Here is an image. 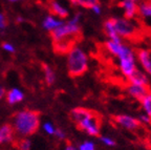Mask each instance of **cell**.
Returning <instances> with one entry per match:
<instances>
[{"mask_svg": "<svg viewBox=\"0 0 151 150\" xmlns=\"http://www.w3.org/2000/svg\"><path fill=\"white\" fill-rule=\"evenodd\" d=\"M9 1H11V2H15V1H18V0H9Z\"/></svg>", "mask_w": 151, "mask_h": 150, "instance_id": "cell-33", "label": "cell"}, {"mask_svg": "<svg viewBox=\"0 0 151 150\" xmlns=\"http://www.w3.org/2000/svg\"><path fill=\"white\" fill-rule=\"evenodd\" d=\"M130 1H133V2H135V3H137V4H139L142 0H130Z\"/></svg>", "mask_w": 151, "mask_h": 150, "instance_id": "cell-32", "label": "cell"}, {"mask_svg": "<svg viewBox=\"0 0 151 150\" xmlns=\"http://www.w3.org/2000/svg\"><path fill=\"white\" fill-rule=\"evenodd\" d=\"M89 58L87 54L78 45H75L67 54L66 66L67 73L71 78L82 77L88 71Z\"/></svg>", "mask_w": 151, "mask_h": 150, "instance_id": "cell-6", "label": "cell"}, {"mask_svg": "<svg viewBox=\"0 0 151 150\" xmlns=\"http://www.w3.org/2000/svg\"><path fill=\"white\" fill-rule=\"evenodd\" d=\"M90 9H91V12L93 13V14H96V15L99 16V15L102 14V9H102V5L98 2V3H96V4L92 5V6L90 7Z\"/></svg>", "mask_w": 151, "mask_h": 150, "instance_id": "cell-27", "label": "cell"}, {"mask_svg": "<svg viewBox=\"0 0 151 150\" xmlns=\"http://www.w3.org/2000/svg\"><path fill=\"white\" fill-rule=\"evenodd\" d=\"M43 129H44V131L46 132L47 134H50V136H54L55 131H56V127L50 122H46L44 123L43 125Z\"/></svg>", "mask_w": 151, "mask_h": 150, "instance_id": "cell-24", "label": "cell"}, {"mask_svg": "<svg viewBox=\"0 0 151 150\" xmlns=\"http://www.w3.org/2000/svg\"><path fill=\"white\" fill-rule=\"evenodd\" d=\"M120 5L126 19L134 20L137 17V3L130 0H122Z\"/></svg>", "mask_w": 151, "mask_h": 150, "instance_id": "cell-12", "label": "cell"}, {"mask_svg": "<svg viewBox=\"0 0 151 150\" xmlns=\"http://www.w3.org/2000/svg\"><path fill=\"white\" fill-rule=\"evenodd\" d=\"M78 150H97V145L93 141H90V140H86V141H83L81 144H79Z\"/></svg>", "mask_w": 151, "mask_h": 150, "instance_id": "cell-21", "label": "cell"}, {"mask_svg": "<svg viewBox=\"0 0 151 150\" xmlns=\"http://www.w3.org/2000/svg\"><path fill=\"white\" fill-rule=\"evenodd\" d=\"M7 25H9L7 18L5 17V15H3L2 13H0V30H4Z\"/></svg>", "mask_w": 151, "mask_h": 150, "instance_id": "cell-26", "label": "cell"}, {"mask_svg": "<svg viewBox=\"0 0 151 150\" xmlns=\"http://www.w3.org/2000/svg\"><path fill=\"white\" fill-rule=\"evenodd\" d=\"M99 140L101 142V144H103L105 147L112 148L116 145V142L114 138H112L111 136H99Z\"/></svg>", "mask_w": 151, "mask_h": 150, "instance_id": "cell-20", "label": "cell"}, {"mask_svg": "<svg viewBox=\"0 0 151 150\" xmlns=\"http://www.w3.org/2000/svg\"><path fill=\"white\" fill-rule=\"evenodd\" d=\"M137 18L145 27L151 30V1L142 0L137 4Z\"/></svg>", "mask_w": 151, "mask_h": 150, "instance_id": "cell-8", "label": "cell"}, {"mask_svg": "<svg viewBox=\"0 0 151 150\" xmlns=\"http://www.w3.org/2000/svg\"><path fill=\"white\" fill-rule=\"evenodd\" d=\"M15 131L12 124H4L0 126V145L6 144L14 140Z\"/></svg>", "mask_w": 151, "mask_h": 150, "instance_id": "cell-14", "label": "cell"}, {"mask_svg": "<svg viewBox=\"0 0 151 150\" xmlns=\"http://www.w3.org/2000/svg\"><path fill=\"white\" fill-rule=\"evenodd\" d=\"M81 19L82 13H75L68 21H64L59 27L50 31V36L52 43L61 42V41H73L76 42L81 34Z\"/></svg>", "mask_w": 151, "mask_h": 150, "instance_id": "cell-5", "label": "cell"}, {"mask_svg": "<svg viewBox=\"0 0 151 150\" xmlns=\"http://www.w3.org/2000/svg\"><path fill=\"white\" fill-rule=\"evenodd\" d=\"M13 129L21 138H28L38 131L40 127V112L32 109L17 111L13 115Z\"/></svg>", "mask_w": 151, "mask_h": 150, "instance_id": "cell-3", "label": "cell"}, {"mask_svg": "<svg viewBox=\"0 0 151 150\" xmlns=\"http://www.w3.org/2000/svg\"><path fill=\"white\" fill-rule=\"evenodd\" d=\"M149 1H151V0H149Z\"/></svg>", "mask_w": 151, "mask_h": 150, "instance_id": "cell-34", "label": "cell"}, {"mask_svg": "<svg viewBox=\"0 0 151 150\" xmlns=\"http://www.w3.org/2000/svg\"><path fill=\"white\" fill-rule=\"evenodd\" d=\"M63 22L64 21L61 20V19H56V17H52V16H50V15H48V16L45 18L44 22H43V27L50 32V31H52V30L59 27L60 25L63 24Z\"/></svg>", "mask_w": 151, "mask_h": 150, "instance_id": "cell-16", "label": "cell"}, {"mask_svg": "<svg viewBox=\"0 0 151 150\" xmlns=\"http://www.w3.org/2000/svg\"><path fill=\"white\" fill-rule=\"evenodd\" d=\"M47 11L50 13V16L58 17L59 19H66L69 16V12L63 5L60 4L56 0H50L47 4Z\"/></svg>", "mask_w": 151, "mask_h": 150, "instance_id": "cell-10", "label": "cell"}, {"mask_svg": "<svg viewBox=\"0 0 151 150\" xmlns=\"http://www.w3.org/2000/svg\"><path fill=\"white\" fill-rule=\"evenodd\" d=\"M23 21H24L23 18H21V17H17V19H16L17 23H21V22H23Z\"/></svg>", "mask_w": 151, "mask_h": 150, "instance_id": "cell-31", "label": "cell"}, {"mask_svg": "<svg viewBox=\"0 0 151 150\" xmlns=\"http://www.w3.org/2000/svg\"><path fill=\"white\" fill-rule=\"evenodd\" d=\"M103 31L108 39H131L137 36V26L125 17H111L105 20Z\"/></svg>", "mask_w": 151, "mask_h": 150, "instance_id": "cell-2", "label": "cell"}, {"mask_svg": "<svg viewBox=\"0 0 151 150\" xmlns=\"http://www.w3.org/2000/svg\"><path fill=\"white\" fill-rule=\"evenodd\" d=\"M139 102H141V107L143 109V112L151 118V92H149Z\"/></svg>", "mask_w": 151, "mask_h": 150, "instance_id": "cell-18", "label": "cell"}, {"mask_svg": "<svg viewBox=\"0 0 151 150\" xmlns=\"http://www.w3.org/2000/svg\"><path fill=\"white\" fill-rule=\"evenodd\" d=\"M68 2L70 3L71 6H81L84 9H89L93 4L98 3V0H68Z\"/></svg>", "mask_w": 151, "mask_h": 150, "instance_id": "cell-19", "label": "cell"}, {"mask_svg": "<svg viewBox=\"0 0 151 150\" xmlns=\"http://www.w3.org/2000/svg\"><path fill=\"white\" fill-rule=\"evenodd\" d=\"M137 61L149 77H151V52L149 49L141 48L137 52Z\"/></svg>", "mask_w": 151, "mask_h": 150, "instance_id": "cell-9", "label": "cell"}, {"mask_svg": "<svg viewBox=\"0 0 151 150\" xmlns=\"http://www.w3.org/2000/svg\"><path fill=\"white\" fill-rule=\"evenodd\" d=\"M70 119L80 130L89 136H101V122L93 111L84 107H76L70 111Z\"/></svg>", "mask_w": 151, "mask_h": 150, "instance_id": "cell-4", "label": "cell"}, {"mask_svg": "<svg viewBox=\"0 0 151 150\" xmlns=\"http://www.w3.org/2000/svg\"><path fill=\"white\" fill-rule=\"evenodd\" d=\"M4 94H5V90H4V88H3L2 86H0V100L2 99V97L4 96Z\"/></svg>", "mask_w": 151, "mask_h": 150, "instance_id": "cell-30", "label": "cell"}, {"mask_svg": "<svg viewBox=\"0 0 151 150\" xmlns=\"http://www.w3.org/2000/svg\"><path fill=\"white\" fill-rule=\"evenodd\" d=\"M42 69L44 71V78L45 82H46L47 86H52L56 81V74L52 71V68H50V66L45 63H42Z\"/></svg>", "mask_w": 151, "mask_h": 150, "instance_id": "cell-17", "label": "cell"}, {"mask_svg": "<svg viewBox=\"0 0 151 150\" xmlns=\"http://www.w3.org/2000/svg\"><path fill=\"white\" fill-rule=\"evenodd\" d=\"M24 99V94L19 89L13 88L6 92V102L9 105H15V104L21 102Z\"/></svg>", "mask_w": 151, "mask_h": 150, "instance_id": "cell-15", "label": "cell"}, {"mask_svg": "<svg viewBox=\"0 0 151 150\" xmlns=\"http://www.w3.org/2000/svg\"><path fill=\"white\" fill-rule=\"evenodd\" d=\"M127 80L128 82L131 83V84L141 85V86H146V87H149V85H150V77L144 71H142L141 68L139 67L132 73V75Z\"/></svg>", "mask_w": 151, "mask_h": 150, "instance_id": "cell-11", "label": "cell"}, {"mask_svg": "<svg viewBox=\"0 0 151 150\" xmlns=\"http://www.w3.org/2000/svg\"><path fill=\"white\" fill-rule=\"evenodd\" d=\"M54 136H56L58 140H60V141H63V140H65V138H66L65 131H64L63 129H61V128H56V131H55Z\"/></svg>", "mask_w": 151, "mask_h": 150, "instance_id": "cell-25", "label": "cell"}, {"mask_svg": "<svg viewBox=\"0 0 151 150\" xmlns=\"http://www.w3.org/2000/svg\"><path fill=\"white\" fill-rule=\"evenodd\" d=\"M2 47L6 50V52H9V53H15V47L13 46L12 44H9V43H2Z\"/></svg>", "mask_w": 151, "mask_h": 150, "instance_id": "cell-28", "label": "cell"}, {"mask_svg": "<svg viewBox=\"0 0 151 150\" xmlns=\"http://www.w3.org/2000/svg\"><path fill=\"white\" fill-rule=\"evenodd\" d=\"M62 150H78V148L76 147L75 145H73V144L67 143L64 145V147L62 148Z\"/></svg>", "mask_w": 151, "mask_h": 150, "instance_id": "cell-29", "label": "cell"}, {"mask_svg": "<svg viewBox=\"0 0 151 150\" xmlns=\"http://www.w3.org/2000/svg\"><path fill=\"white\" fill-rule=\"evenodd\" d=\"M113 120L118 126L122 127L123 129L128 130V131H135L141 126L137 118L132 117L130 115H126V113L116 115Z\"/></svg>", "mask_w": 151, "mask_h": 150, "instance_id": "cell-7", "label": "cell"}, {"mask_svg": "<svg viewBox=\"0 0 151 150\" xmlns=\"http://www.w3.org/2000/svg\"><path fill=\"white\" fill-rule=\"evenodd\" d=\"M126 92H127L129 97H131L132 99L137 100V101H141L142 99L144 98L150 90H149V87L141 86V85H135V84L129 83L127 88H126Z\"/></svg>", "mask_w": 151, "mask_h": 150, "instance_id": "cell-13", "label": "cell"}, {"mask_svg": "<svg viewBox=\"0 0 151 150\" xmlns=\"http://www.w3.org/2000/svg\"><path fill=\"white\" fill-rule=\"evenodd\" d=\"M104 46L109 55L116 59L121 74L128 79L137 68L135 50L122 39H107Z\"/></svg>", "mask_w": 151, "mask_h": 150, "instance_id": "cell-1", "label": "cell"}, {"mask_svg": "<svg viewBox=\"0 0 151 150\" xmlns=\"http://www.w3.org/2000/svg\"><path fill=\"white\" fill-rule=\"evenodd\" d=\"M137 120H139L141 125H151V118L144 112L139 113V117H137Z\"/></svg>", "mask_w": 151, "mask_h": 150, "instance_id": "cell-23", "label": "cell"}, {"mask_svg": "<svg viewBox=\"0 0 151 150\" xmlns=\"http://www.w3.org/2000/svg\"><path fill=\"white\" fill-rule=\"evenodd\" d=\"M19 150H31L32 141L28 138H22L18 143Z\"/></svg>", "mask_w": 151, "mask_h": 150, "instance_id": "cell-22", "label": "cell"}]
</instances>
